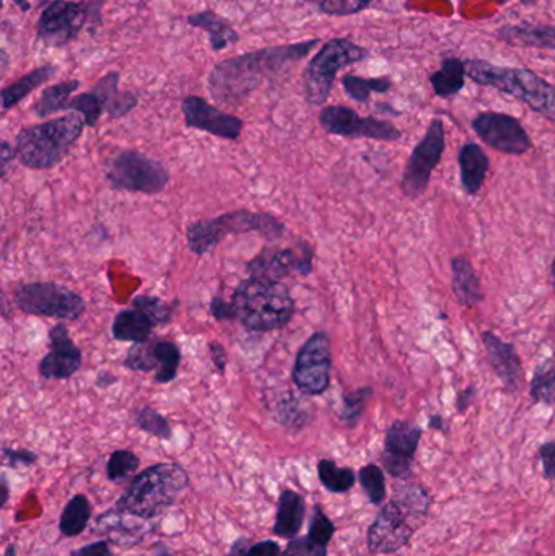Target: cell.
<instances>
[{
    "label": "cell",
    "instance_id": "cell-1",
    "mask_svg": "<svg viewBox=\"0 0 555 556\" xmlns=\"http://www.w3.org/2000/svg\"><path fill=\"white\" fill-rule=\"evenodd\" d=\"M319 42L318 38L306 39L292 45L257 49L218 62L209 75L207 85L212 98L228 106L243 103L261 85L292 71Z\"/></svg>",
    "mask_w": 555,
    "mask_h": 556
},
{
    "label": "cell",
    "instance_id": "cell-2",
    "mask_svg": "<svg viewBox=\"0 0 555 556\" xmlns=\"http://www.w3.org/2000/svg\"><path fill=\"white\" fill-rule=\"evenodd\" d=\"M188 485V472L179 464H155L134 477L113 511L143 521L160 518L175 505Z\"/></svg>",
    "mask_w": 555,
    "mask_h": 556
},
{
    "label": "cell",
    "instance_id": "cell-3",
    "mask_svg": "<svg viewBox=\"0 0 555 556\" xmlns=\"http://www.w3.org/2000/svg\"><path fill=\"white\" fill-rule=\"evenodd\" d=\"M429 496L422 486L407 485L378 513L368 529V548L374 554L388 555L403 548L414 532L426 521Z\"/></svg>",
    "mask_w": 555,
    "mask_h": 556
},
{
    "label": "cell",
    "instance_id": "cell-4",
    "mask_svg": "<svg viewBox=\"0 0 555 556\" xmlns=\"http://www.w3.org/2000/svg\"><path fill=\"white\" fill-rule=\"evenodd\" d=\"M235 316L247 329L269 332L286 327L295 313V303L282 281L251 277L235 290Z\"/></svg>",
    "mask_w": 555,
    "mask_h": 556
},
{
    "label": "cell",
    "instance_id": "cell-5",
    "mask_svg": "<svg viewBox=\"0 0 555 556\" xmlns=\"http://www.w3.org/2000/svg\"><path fill=\"white\" fill-rule=\"evenodd\" d=\"M84 117L78 113L55 117L20 130L15 140L16 159L29 169H51L62 162L84 132Z\"/></svg>",
    "mask_w": 555,
    "mask_h": 556
},
{
    "label": "cell",
    "instance_id": "cell-6",
    "mask_svg": "<svg viewBox=\"0 0 555 556\" xmlns=\"http://www.w3.org/2000/svg\"><path fill=\"white\" fill-rule=\"evenodd\" d=\"M466 74L476 84L517 98L534 113L555 123V87L530 68L499 67L484 61H465Z\"/></svg>",
    "mask_w": 555,
    "mask_h": 556
},
{
    "label": "cell",
    "instance_id": "cell-7",
    "mask_svg": "<svg viewBox=\"0 0 555 556\" xmlns=\"http://www.w3.org/2000/svg\"><path fill=\"white\" fill-rule=\"evenodd\" d=\"M283 225L276 217L263 212H228L211 220H199L189 225L186 231L188 247L198 256L211 253L228 235L261 233L267 240L282 237Z\"/></svg>",
    "mask_w": 555,
    "mask_h": 556
},
{
    "label": "cell",
    "instance_id": "cell-8",
    "mask_svg": "<svg viewBox=\"0 0 555 556\" xmlns=\"http://www.w3.org/2000/svg\"><path fill=\"white\" fill-rule=\"evenodd\" d=\"M368 58L370 52L351 39L335 38L326 41L303 72L306 101L313 106L325 104L335 87L338 72Z\"/></svg>",
    "mask_w": 555,
    "mask_h": 556
},
{
    "label": "cell",
    "instance_id": "cell-9",
    "mask_svg": "<svg viewBox=\"0 0 555 556\" xmlns=\"http://www.w3.org/2000/svg\"><path fill=\"white\" fill-rule=\"evenodd\" d=\"M106 179L119 191L155 195L168 185L169 173L159 160L137 150H121L108 160Z\"/></svg>",
    "mask_w": 555,
    "mask_h": 556
},
{
    "label": "cell",
    "instance_id": "cell-10",
    "mask_svg": "<svg viewBox=\"0 0 555 556\" xmlns=\"http://www.w3.org/2000/svg\"><path fill=\"white\" fill-rule=\"evenodd\" d=\"M103 0H52L38 20V39L49 48H65L78 38L93 13L100 15Z\"/></svg>",
    "mask_w": 555,
    "mask_h": 556
},
{
    "label": "cell",
    "instance_id": "cell-11",
    "mask_svg": "<svg viewBox=\"0 0 555 556\" xmlns=\"http://www.w3.org/2000/svg\"><path fill=\"white\" fill-rule=\"evenodd\" d=\"M15 303L23 313L31 316L62 320H77L87 309L80 294L54 281L20 285L15 290Z\"/></svg>",
    "mask_w": 555,
    "mask_h": 556
},
{
    "label": "cell",
    "instance_id": "cell-12",
    "mask_svg": "<svg viewBox=\"0 0 555 556\" xmlns=\"http://www.w3.org/2000/svg\"><path fill=\"white\" fill-rule=\"evenodd\" d=\"M445 127L442 119H433L424 139L411 153L404 168L401 189L409 199H417L426 192L433 169L445 152Z\"/></svg>",
    "mask_w": 555,
    "mask_h": 556
},
{
    "label": "cell",
    "instance_id": "cell-13",
    "mask_svg": "<svg viewBox=\"0 0 555 556\" xmlns=\"http://www.w3.org/2000/svg\"><path fill=\"white\" fill-rule=\"evenodd\" d=\"M331 340L328 333L315 332L300 349L292 378L297 388L306 395H321L331 381Z\"/></svg>",
    "mask_w": 555,
    "mask_h": 556
},
{
    "label": "cell",
    "instance_id": "cell-14",
    "mask_svg": "<svg viewBox=\"0 0 555 556\" xmlns=\"http://www.w3.org/2000/svg\"><path fill=\"white\" fill-rule=\"evenodd\" d=\"M319 126L331 136L348 139H374L381 142H398L401 130L388 121L362 117L348 106H326L319 113Z\"/></svg>",
    "mask_w": 555,
    "mask_h": 556
},
{
    "label": "cell",
    "instance_id": "cell-15",
    "mask_svg": "<svg viewBox=\"0 0 555 556\" xmlns=\"http://www.w3.org/2000/svg\"><path fill=\"white\" fill-rule=\"evenodd\" d=\"M472 130L482 142L505 155H524L531 149V139L517 117L488 111L472 121Z\"/></svg>",
    "mask_w": 555,
    "mask_h": 556
},
{
    "label": "cell",
    "instance_id": "cell-16",
    "mask_svg": "<svg viewBox=\"0 0 555 556\" xmlns=\"http://www.w3.org/2000/svg\"><path fill=\"white\" fill-rule=\"evenodd\" d=\"M420 438L422 428L409 421L396 420L388 428L381 460L387 472L394 479H409Z\"/></svg>",
    "mask_w": 555,
    "mask_h": 556
},
{
    "label": "cell",
    "instance_id": "cell-17",
    "mask_svg": "<svg viewBox=\"0 0 555 556\" xmlns=\"http://www.w3.org/2000/svg\"><path fill=\"white\" fill-rule=\"evenodd\" d=\"M186 126L202 130L218 139L237 140L243 130V121L224 113L201 97H186L181 104Z\"/></svg>",
    "mask_w": 555,
    "mask_h": 556
},
{
    "label": "cell",
    "instance_id": "cell-18",
    "mask_svg": "<svg viewBox=\"0 0 555 556\" xmlns=\"http://www.w3.org/2000/svg\"><path fill=\"white\" fill-rule=\"evenodd\" d=\"M313 269V250L303 243V250H266L248 263L251 277L280 281L292 273L308 276Z\"/></svg>",
    "mask_w": 555,
    "mask_h": 556
},
{
    "label": "cell",
    "instance_id": "cell-19",
    "mask_svg": "<svg viewBox=\"0 0 555 556\" xmlns=\"http://www.w3.org/2000/svg\"><path fill=\"white\" fill-rule=\"evenodd\" d=\"M49 352L39 362V375L41 378L55 381L72 378L80 369L81 352L72 340L67 327L64 324H55L49 332Z\"/></svg>",
    "mask_w": 555,
    "mask_h": 556
},
{
    "label": "cell",
    "instance_id": "cell-20",
    "mask_svg": "<svg viewBox=\"0 0 555 556\" xmlns=\"http://www.w3.org/2000/svg\"><path fill=\"white\" fill-rule=\"evenodd\" d=\"M482 343L488 352L489 363L497 378L504 384L505 391L518 392L524 388V365L518 356L517 346L510 342H504L501 337L491 330L482 333Z\"/></svg>",
    "mask_w": 555,
    "mask_h": 556
},
{
    "label": "cell",
    "instance_id": "cell-21",
    "mask_svg": "<svg viewBox=\"0 0 555 556\" xmlns=\"http://www.w3.org/2000/svg\"><path fill=\"white\" fill-rule=\"evenodd\" d=\"M306 503L295 490H282L277 503L276 522L273 526L274 535L286 541L299 538L305 522Z\"/></svg>",
    "mask_w": 555,
    "mask_h": 556
},
{
    "label": "cell",
    "instance_id": "cell-22",
    "mask_svg": "<svg viewBox=\"0 0 555 556\" xmlns=\"http://www.w3.org/2000/svg\"><path fill=\"white\" fill-rule=\"evenodd\" d=\"M459 173H462L463 189L469 195H476L484 186L491 162L488 153L478 143H466L458 155Z\"/></svg>",
    "mask_w": 555,
    "mask_h": 556
},
{
    "label": "cell",
    "instance_id": "cell-23",
    "mask_svg": "<svg viewBox=\"0 0 555 556\" xmlns=\"http://www.w3.org/2000/svg\"><path fill=\"white\" fill-rule=\"evenodd\" d=\"M119 72H108L106 75H103V77L98 80L93 90H91L100 97L104 111H106L113 119L126 116V114H129L130 111L137 106V103H139L137 94L130 93V91L119 90Z\"/></svg>",
    "mask_w": 555,
    "mask_h": 556
},
{
    "label": "cell",
    "instance_id": "cell-24",
    "mask_svg": "<svg viewBox=\"0 0 555 556\" xmlns=\"http://www.w3.org/2000/svg\"><path fill=\"white\" fill-rule=\"evenodd\" d=\"M452 287L456 300L466 307L478 306L482 301L481 278L465 256L452 261Z\"/></svg>",
    "mask_w": 555,
    "mask_h": 556
},
{
    "label": "cell",
    "instance_id": "cell-25",
    "mask_svg": "<svg viewBox=\"0 0 555 556\" xmlns=\"http://www.w3.org/2000/svg\"><path fill=\"white\" fill-rule=\"evenodd\" d=\"M188 23L194 28L202 29L207 33L209 39H211L212 51L218 52L224 51L230 45L240 39L237 29L222 18L220 15L214 12V10H204V12L192 13L188 16Z\"/></svg>",
    "mask_w": 555,
    "mask_h": 556
},
{
    "label": "cell",
    "instance_id": "cell-26",
    "mask_svg": "<svg viewBox=\"0 0 555 556\" xmlns=\"http://www.w3.org/2000/svg\"><path fill=\"white\" fill-rule=\"evenodd\" d=\"M59 68L55 67L54 64H46L41 65V67L35 68V71L28 72V74L20 77L18 80L13 81V84L7 85V87L2 88V111H9L10 108L16 106L20 101L25 100L28 94H31L33 91L38 90L41 85H45L46 81L51 80L55 74H58Z\"/></svg>",
    "mask_w": 555,
    "mask_h": 556
},
{
    "label": "cell",
    "instance_id": "cell-27",
    "mask_svg": "<svg viewBox=\"0 0 555 556\" xmlns=\"http://www.w3.org/2000/svg\"><path fill=\"white\" fill-rule=\"evenodd\" d=\"M155 327L143 311L133 307L117 313L113 320V337L119 342L143 343Z\"/></svg>",
    "mask_w": 555,
    "mask_h": 556
},
{
    "label": "cell",
    "instance_id": "cell-28",
    "mask_svg": "<svg viewBox=\"0 0 555 556\" xmlns=\"http://www.w3.org/2000/svg\"><path fill=\"white\" fill-rule=\"evenodd\" d=\"M499 39L510 45L528 48L553 49L555 51V28L550 25L505 26L499 29Z\"/></svg>",
    "mask_w": 555,
    "mask_h": 556
},
{
    "label": "cell",
    "instance_id": "cell-29",
    "mask_svg": "<svg viewBox=\"0 0 555 556\" xmlns=\"http://www.w3.org/2000/svg\"><path fill=\"white\" fill-rule=\"evenodd\" d=\"M80 88L78 80H65L61 84L51 85L42 90L39 100L33 104V113L38 117H49L52 114L67 110L72 101V94Z\"/></svg>",
    "mask_w": 555,
    "mask_h": 556
},
{
    "label": "cell",
    "instance_id": "cell-30",
    "mask_svg": "<svg viewBox=\"0 0 555 556\" xmlns=\"http://www.w3.org/2000/svg\"><path fill=\"white\" fill-rule=\"evenodd\" d=\"M466 62L462 59L449 58L443 61L440 71L430 77L437 97L450 98L458 94L465 87Z\"/></svg>",
    "mask_w": 555,
    "mask_h": 556
},
{
    "label": "cell",
    "instance_id": "cell-31",
    "mask_svg": "<svg viewBox=\"0 0 555 556\" xmlns=\"http://www.w3.org/2000/svg\"><path fill=\"white\" fill-rule=\"evenodd\" d=\"M91 521L90 500L85 495H75L68 500L59 518V531L64 538H78Z\"/></svg>",
    "mask_w": 555,
    "mask_h": 556
},
{
    "label": "cell",
    "instance_id": "cell-32",
    "mask_svg": "<svg viewBox=\"0 0 555 556\" xmlns=\"http://www.w3.org/2000/svg\"><path fill=\"white\" fill-rule=\"evenodd\" d=\"M153 356H155V382L166 384L178 375L181 363V350L176 343L168 340H153Z\"/></svg>",
    "mask_w": 555,
    "mask_h": 556
},
{
    "label": "cell",
    "instance_id": "cell-33",
    "mask_svg": "<svg viewBox=\"0 0 555 556\" xmlns=\"http://www.w3.org/2000/svg\"><path fill=\"white\" fill-rule=\"evenodd\" d=\"M342 87L351 100L357 101V103H367L371 93H388L393 84L388 77L364 78L354 74H345L342 77Z\"/></svg>",
    "mask_w": 555,
    "mask_h": 556
},
{
    "label": "cell",
    "instance_id": "cell-34",
    "mask_svg": "<svg viewBox=\"0 0 555 556\" xmlns=\"http://www.w3.org/2000/svg\"><path fill=\"white\" fill-rule=\"evenodd\" d=\"M318 477L321 485L331 493H348L357 482V476L349 467H338L331 459L318 463Z\"/></svg>",
    "mask_w": 555,
    "mask_h": 556
},
{
    "label": "cell",
    "instance_id": "cell-35",
    "mask_svg": "<svg viewBox=\"0 0 555 556\" xmlns=\"http://www.w3.org/2000/svg\"><path fill=\"white\" fill-rule=\"evenodd\" d=\"M530 394L540 404H555V355L538 366L531 379Z\"/></svg>",
    "mask_w": 555,
    "mask_h": 556
},
{
    "label": "cell",
    "instance_id": "cell-36",
    "mask_svg": "<svg viewBox=\"0 0 555 556\" xmlns=\"http://www.w3.org/2000/svg\"><path fill=\"white\" fill-rule=\"evenodd\" d=\"M140 467V459L137 454L129 450H117L111 454L106 464L108 480L117 483L129 479Z\"/></svg>",
    "mask_w": 555,
    "mask_h": 556
},
{
    "label": "cell",
    "instance_id": "cell-37",
    "mask_svg": "<svg viewBox=\"0 0 555 556\" xmlns=\"http://www.w3.org/2000/svg\"><path fill=\"white\" fill-rule=\"evenodd\" d=\"M371 395H374V389L371 388H362L344 394L339 417L348 427L357 425V421L364 415L365 408H367L368 402H370Z\"/></svg>",
    "mask_w": 555,
    "mask_h": 556
},
{
    "label": "cell",
    "instance_id": "cell-38",
    "mask_svg": "<svg viewBox=\"0 0 555 556\" xmlns=\"http://www.w3.org/2000/svg\"><path fill=\"white\" fill-rule=\"evenodd\" d=\"M358 482H361L362 489L367 493L368 500L371 505H381L387 496V482H384V473L381 467L377 464H368V466L362 467L358 472Z\"/></svg>",
    "mask_w": 555,
    "mask_h": 556
},
{
    "label": "cell",
    "instance_id": "cell-39",
    "mask_svg": "<svg viewBox=\"0 0 555 556\" xmlns=\"http://www.w3.org/2000/svg\"><path fill=\"white\" fill-rule=\"evenodd\" d=\"M136 425L143 433L150 437L160 438V440H172L173 430L169 421L152 407L139 408L136 412Z\"/></svg>",
    "mask_w": 555,
    "mask_h": 556
},
{
    "label": "cell",
    "instance_id": "cell-40",
    "mask_svg": "<svg viewBox=\"0 0 555 556\" xmlns=\"http://www.w3.org/2000/svg\"><path fill=\"white\" fill-rule=\"evenodd\" d=\"M67 110L80 114L88 127H94L100 121L101 114H103L104 106L100 97L94 91H90V93H81L72 98Z\"/></svg>",
    "mask_w": 555,
    "mask_h": 556
},
{
    "label": "cell",
    "instance_id": "cell-41",
    "mask_svg": "<svg viewBox=\"0 0 555 556\" xmlns=\"http://www.w3.org/2000/svg\"><path fill=\"white\" fill-rule=\"evenodd\" d=\"M336 526L328 518L321 506H315L312 519H310L308 538L319 547L328 548L329 542L335 538Z\"/></svg>",
    "mask_w": 555,
    "mask_h": 556
},
{
    "label": "cell",
    "instance_id": "cell-42",
    "mask_svg": "<svg viewBox=\"0 0 555 556\" xmlns=\"http://www.w3.org/2000/svg\"><path fill=\"white\" fill-rule=\"evenodd\" d=\"M227 556H282V551L276 541L253 542L241 538L234 542Z\"/></svg>",
    "mask_w": 555,
    "mask_h": 556
},
{
    "label": "cell",
    "instance_id": "cell-43",
    "mask_svg": "<svg viewBox=\"0 0 555 556\" xmlns=\"http://www.w3.org/2000/svg\"><path fill=\"white\" fill-rule=\"evenodd\" d=\"M124 366L133 371L149 372L156 369L155 356H153V342L134 343L133 349L124 358Z\"/></svg>",
    "mask_w": 555,
    "mask_h": 556
},
{
    "label": "cell",
    "instance_id": "cell-44",
    "mask_svg": "<svg viewBox=\"0 0 555 556\" xmlns=\"http://www.w3.org/2000/svg\"><path fill=\"white\" fill-rule=\"evenodd\" d=\"M133 306L143 311L155 326H162V324H166L172 319V307H169V304L163 303L159 298L139 294V296L134 298Z\"/></svg>",
    "mask_w": 555,
    "mask_h": 556
},
{
    "label": "cell",
    "instance_id": "cell-45",
    "mask_svg": "<svg viewBox=\"0 0 555 556\" xmlns=\"http://www.w3.org/2000/svg\"><path fill=\"white\" fill-rule=\"evenodd\" d=\"M374 0H319V12L326 15L345 16L361 13L362 10L370 7Z\"/></svg>",
    "mask_w": 555,
    "mask_h": 556
},
{
    "label": "cell",
    "instance_id": "cell-46",
    "mask_svg": "<svg viewBox=\"0 0 555 556\" xmlns=\"http://www.w3.org/2000/svg\"><path fill=\"white\" fill-rule=\"evenodd\" d=\"M282 556H328V548L316 545L308 535L295 538L289 542Z\"/></svg>",
    "mask_w": 555,
    "mask_h": 556
},
{
    "label": "cell",
    "instance_id": "cell-47",
    "mask_svg": "<svg viewBox=\"0 0 555 556\" xmlns=\"http://www.w3.org/2000/svg\"><path fill=\"white\" fill-rule=\"evenodd\" d=\"M3 459L9 464L12 469H18V467H31L38 463V454L33 453L28 450H12V447H3L2 451Z\"/></svg>",
    "mask_w": 555,
    "mask_h": 556
},
{
    "label": "cell",
    "instance_id": "cell-48",
    "mask_svg": "<svg viewBox=\"0 0 555 556\" xmlns=\"http://www.w3.org/2000/svg\"><path fill=\"white\" fill-rule=\"evenodd\" d=\"M541 463H543L544 477L555 480V441L540 447Z\"/></svg>",
    "mask_w": 555,
    "mask_h": 556
},
{
    "label": "cell",
    "instance_id": "cell-49",
    "mask_svg": "<svg viewBox=\"0 0 555 556\" xmlns=\"http://www.w3.org/2000/svg\"><path fill=\"white\" fill-rule=\"evenodd\" d=\"M71 556H113L111 554L110 542L98 541L93 544L84 545V547L72 551Z\"/></svg>",
    "mask_w": 555,
    "mask_h": 556
},
{
    "label": "cell",
    "instance_id": "cell-50",
    "mask_svg": "<svg viewBox=\"0 0 555 556\" xmlns=\"http://www.w3.org/2000/svg\"><path fill=\"white\" fill-rule=\"evenodd\" d=\"M211 313L217 320L237 319L234 304L227 303V301L222 300V298H214V300L211 301Z\"/></svg>",
    "mask_w": 555,
    "mask_h": 556
},
{
    "label": "cell",
    "instance_id": "cell-51",
    "mask_svg": "<svg viewBox=\"0 0 555 556\" xmlns=\"http://www.w3.org/2000/svg\"><path fill=\"white\" fill-rule=\"evenodd\" d=\"M209 353H211L212 363H214L217 371L224 372L225 366H227V352H225L224 346L218 342L209 343Z\"/></svg>",
    "mask_w": 555,
    "mask_h": 556
},
{
    "label": "cell",
    "instance_id": "cell-52",
    "mask_svg": "<svg viewBox=\"0 0 555 556\" xmlns=\"http://www.w3.org/2000/svg\"><path fill=\"white\" fill-rule=\"evenodd\" d=\"M475 399L476 391L472 386H469V388H466L465 391L459 392L458 399H456V407H458L459 414L468 410V408L471 407L472 402H475Z\"/></svg>",
    "mask_w": 555,
    "mask_h": 556
},
{
    "label": "cell",
    "instance_id": "cell-53",
    "mask_svg": "<svg viewBox=\"0 0 555 556\" xmlns=\"http://www.w3.org/2000/svg\"><path fill=\"white\" fill-rule=\"evenodd\" d=\"M2 155H0V160H2V176L7 175V169H9L10 162H13V159H16L15 149L10 147V143L7 140L2 142Z\"/></svg>",
    "mask_w": 555,
    "mask_h": 556
},
{
    "label": "cell",
    "instance_id": "cell-54",
    "mask_svg": "<svg viewBox=\"0 0 555 556\" xmlns=\"http://www.w3.org/2000/svg\"><path fill=\"white\" fill-rule=\"evenodd\" d=\"M0 483H2V506H5L7 502H9L10 498L9 480H7L5 476H2V480H0Z\"/></svg>",
    "mask_w": 555,
    "mask_h": 556
},
{
    "label": "cell",
    "instance_id": "cell-55",
    "mask_svg": "<svg viewBox=\"0 0 555 556\" xmlns=\"http://www.w3.org/2000/svg\"><path fill=\"white\" fill-rule=\"evenodd\" d=\"M443 418L440 417V415H433L432 418H430V428H437V430H443Z\"/></svg>",
    "mask_w": 555,
    "mask_h": 556
},
{
    "label": "cell",
    "instance_id": "cell-56",
    "mask_svg": "<svg viewBox=\"0 0 555 556\" xmlns=\"http://www.w3.org/2000/svg\"><path fill=\"white\" fill-rule=\"evenodd\" d=\"M153 552H155V556H173L169 548H166L163 544H159L156 547H153Z\"/></svg>",
    "mask_w": 555,
    "mask_h": 556
},
{
    "label": "cell",
    "instance_id": "cell-57",
    "mask_svg": "<svg viewBox=\"0 0 555 556\" xmlns=\"http://www.w3.org/2000/svg\"><path fill=\"white\" fill-rule=\"evenodd\" d=\"M12 2L15 3V5L18 7L22 12H28V10L31 9L28 0H12Z\"/></svg>",
    "mask_w": 555,
    "mask_h": 556
},
{
    "label": "cell",
    "instance_id": "cell-58",
    "mask_svg": "<svg viewBox=\"0 0 555 556\" xmlns=\"http://www.w3.org/2000/svg\"><path fill=\"white\" fill-rule=\"evenodd\" d=\"M2 556H16V545L15 544L7 545V548H5V551H3Z\"/></svg>",
    "mask_w": 555,
    "mask_h": 556
},
{
    "label": "cell",
    "instance_id": "cell-59",
    "mask_svg": "<svg viewBox=\"0 0 555 556\" xmlns=\"http://www.w3.org/2000/svg\"><path fill=\"white\" fill-rule=\"evenodd\" d=\"M7 68V52L5 49H2V72H5Z\"/></svg>",
    "mask_w": 555,
    "mask_h": 556
},
{
    "label": "cell",
    "instance_id": "cell-60",
    "mask_svg": "<svg viewBox=\"0 0 555 556\" xmlns=\"http://www.w3.org/2000/svg\"><path fill=\"white\" fill-rule=\"evenodd\" d=\"M551 277H553V287L555 290V260L553 261V264H551Z\"/></svg>",
    "mask_w": 555,
    "mask_h": 556
},
{
    "label": "cell",
    "instance_id": "cell-61",
    "mask_svg": "<svg viewBox=\"0 0 555 556\" xmlns=\"http://www.w3.org/2000/svg\"><path fill=\"white\" fill-rule=\"evenodd\" d=\"M306 2H319V0H306Z\"/></svg>",
    "mask_w": 555,
    "mask_h": 556
}]
</instances>
